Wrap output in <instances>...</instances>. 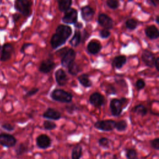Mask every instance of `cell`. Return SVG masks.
Returning a JSON list of instances; mask_svg holds the SVG:
<instances>
[{
	"instance_id": "40",
	"label": "cell",
	"mask_w": 159,
	"mask_h": 159,
	"mask_svg": "<svg viewBox=\"0 0 159 159\" xmlns=\"http://www.w3.org/2000/svg\"><path fill=\"white\" fill-rule=\"evenodd\" d=\"M89 36H90V35L88 32V31L86 30H83V34H81V43H84L86 42V40L89 38Z\"/></svg>"
},
{
	"instance_id": "3",
	"label": "cell",
	"mask_w": 159,
	"mask_h": 159,
	"mask_svg": "<svg viewBox=\"0 0 159 159\" xmlns=\"http://www.w3.org/2000/svg\"><path fill=\"white\" fill-rule=\"evenodd\" d=\"M51 98L62 103H70L73 99V95L70 92L62 89H55L50 93Z\"/></svg>"
},
{
	"instance_id": "35",
	"label": "cell",
	"mask_w": 159,
	"mask_h": 159,
	"mask_svg": "<svg viewBox=\"0 0 159 159\" xmlns=\"http://www.w3.org/2000/svg\"><path fill=\"white\" fill-rule=\"evenodd\" d=\"M150 144L152 148L156 150H159V138L157 137L150 141Z\"/></svg>"
},
{
	"instance_id": "6",
	"label": "cell",
	"mask_w": 159,
	"mask_h": 159,
	"mask_svg": "<svg viewBox=\"0 0 159 159\" xmlns=\"http://www.w3.org/2000/svg\"><path fill=\"white\" fill-rule=\"evenodd\" d=\"M115 124L116 121L114 120H101L96 121L94 124V127L101 131L109 132L115 129Z\"/></svg>"
},
{
	"instance_id": "42",
	"label": "cell",
	"mask_w": 159,
	"mask_h": 159,
	"mask_svg": "<svg viewBox=\"0 0 159 159\" xmlns=\"http://www.w3.org/2000/svg\"><path fill=\"white\" fill-rule=\"evenodd\" d=\"M2 127L3 129H4L5 130H8V131H12L14 129V125L11 124H9V123H5L4 124L2 125Z\"/></svg>"
},
{
	"instance_id": "20",
	"label": "cell",
	"mask_w": 159,
	"mask_h": 159,
	"mask_svg": "<svg viewBox=\"0 0 159 159\" xmlns=\"http://www.w3.org/2000/svg\"><path fill=\"white\" fill-rule=\"evenodd\" d=\"M127 62V58L125 55H118L115 57L112 61V65L116 69L122 68Z\"/></svg>"
},
{
	"instance_id": "37",
	"label": "cell",
	"mask_w": 159,
	"mask_h": 159,
	"mask_svg": "<svg viewBox=\"0 0 159 159\" xmlns=\"http://www.w3.org/2000/svg\"><path fill=\"white\" fill-rule=\"evenodd\" d=\"M135 87L137 90H141L145 86V82L143 79H139L135 82Z\"/></svg>"
},
{
	"instance_id": "49",
	"label": "cell",
	"mask_w": 159,
	"mask_h": 159,
	"mask_svg": "<svg viewBox=\"0 0 159 159\" xmlns=\"http://www.w3.org/2000/svg\"><path fill=\"white\" fill-rule=\"evenodd\" d=\"M155 22L157 24H159V16L157 15L155 17Z\"/></svg>"
},
{
	"instance_id": "18",
	"label": "cell",
	"mask_w": 159,
	"mask_h": 159,
	"mask_svg": "<svg viewBox=\"0 0 159 159\" xmlns=\"http://www.w3.org/2000/svg\"><path fill=\"white\" fill-rule=\"evenodd\" d=\"M43 117L53 120H57L61 117V114L59 111L56 110L54 108L48 107L47 110L43 113Z\"/></svg>"
},
{
	"instance_id": "22",
	"label": "cell",
	"mask_w": 159,
	"mask_h": 159,
	"mask_svg": "<svg viewBox=\"0 0 159 159\" xmlns=\"http://www.w3.org/2000/svg\"><path fill=\"white\" fill-rule=\"evenodd\" d=\"M78 80L79 83L84 88H89L93 84L92 81L89 79V75L86 73L80 75L78 77Z\"/></svg>"
},
{
	"instance_id": "39",
	"label": "cell",
	"mask_w": 159,
	"mask_h": 159,
	"mask_svg": "<svg viewBox=\"0 0 159 159\" xmlns=\"http://www.w3.org/2000/svg\"><path fill=\"white\" fill-rule=\"evenodd\" d=\"M99 36L102 39H107L111 35V32L107 29H102L99 32Z\"/></svg>"
},
{
	"instance_id": "7",
	"label": "cell",
	"mask_w": 159,
	"mask_h": 159,
	"mask_svg": "<svg viewBox=\"0 0 159 159\" xmlns=\"http://www.w3.org/2000/svg\"><path fill=\"white\" fill-rule=\"evenodd\" d=\"M76 58V52L72 48H68L65 53L61 57V65L62 66L67 68V66L72 62L75 61Z\"/></svg>"
},
{
	"instance_id": "5",
	"label": "cell",
	"mask_w": 159,
	"mask_h": 159,
	"mask_svg": "<svg viewBox=\"0 0 159 159\" xmlns=\"http://www.w3.org/2000/svg\"><path fill=\"white\" fill-rule=\"evenodd\" d=\"M78 13L76 9L70 7L66 10L62 17L61 21L66 24H75L78 22Z\"/></svg>"
},
{
	"instance_id": "17",
	"label": "cell",
	"mask_w": 159,
	"mask_h": 159,
	"mask_svg": "<svg viewBox=\"0 0 159 159\" xmlns=\"http://www.w3.org/2000/svg\"><path fill=\"white\" fill-rule=\"evenodd\" d=\"M94 9L89 5L83 6L81 9V15L83 20L85 22H89L92 20L94 15Z\"/></svg>"
},
{
	"instance_id": "2",
	"label": "cell",
	"mask_w": 159,
	"mask_h": 159,
	"mask_svg": "<svg viewBox=\"0 0 159 159\" xmlns=\"http://www.w3.org/2000/svg\"><path fill=\"white\" fill-rule=\"evenodd\" d=\"M129 101L128 98L124 97L120 99H112L109 104V109L111 114L114 117L119 116L123 111V109L128 105Z\"/></svg>"
},
{
	"instance_id": "16",
	"label": "cell",
	"mask_w": 159,
	"mask_h": 159,
	"mask_svg": "<svg viewBox=\"0 0 159 159\" xmlns=\"http://www.w3.org/2000/svg\"><path fill=\"white\" fill-rule=\"evenodd\" d=\"M102 49V45L96 39H92L87 45V50L91 55L98 54Z\"/></svg>"
},
{
	"instance_id": "30",
	"label": "cell",
	"mask_w": 159,
	"mask_h": 159,
	"mask_svg": "<svg viewBox=\"0 0 159 159\" xmlns=\"http://www.w3.org/2000/svg\"><path fill=\"white\" fill-rule=\"evenodd\" d=\"M127 125V122L125 120H120L116 122L115 129L119 132H123L126 130Z\"/></svg>"
},
{
	"instance_id": "36",
	"label": "cell",
	"mask_w": 159,
	"mask_h": 159,
	"mask_svg": "<svg viewBox=\"0 0 159 159\" xmlns=\"http://www.w3.org/2000/svg\"><path fill=\"white\" fill-rule=\"evenodd\" d=\"M65 109L68 113L73 114L75 111L78 109V107L75 104H70L65 106Z\"/></svg>"
},
{
	"instance_id": "45",
	"label": "cell",
	"mask_w": 159,
	"mask_h": 159,
	"mask_svg": "<svg viewBox=\"0 0 159 159\" xmlns=\"http://www.w3.org/2000/svg\"><path fill=\"white\" fill-rule=\"evenodd\" d=\"M147 2L154 7H157L158 2H159V1L158 0H148V1H147Z\"/></svg>"
},
{
	"instance_id": "1",
	"label": "cell",
	"mask_w": 159,
	"mask_h": 159,
	"mask_svg": "<svg viewBox=\"0 0 159 159\" xmlns=\"http://www.w3.org/2000/svg\"><path fill=\"white\" fill-rule=\"evenodd\" d=\"M72 34V29L68 25L60 24L51 37L50 43L53 49H57L64 45Z\"/></svg>"
},
{
	"instance_id": "24",
	"label": "cell",
	"mask_w": 159,
	"mask_h": 159,
	"mask_svg": "<svg viewBox=\"0 0 159 159\" xmlns=\"http://www.w3.org/2000/svg\"><path fill=\"white\" fill-rule=\"evenodd\" d=\"M132 112L137 114L139 116L143 117L147 114L148 110L143 104H138L132 109Z\"/></svg>"
},
{
	"instance_id": "14",
	"label": "cell",
	"mask_w": 159,
	"mask_h": 159,
	"mask_svg": "<svg viewBox=\"0 0 159 159\" xmlns=\"http://www.w3.org/2000/svg\"><path fill=\"white\" fill-rule=\"evenodd\" d=\"M55 78L57 83L60 86L66 85L68 81V77L66 72L61 68H59L55 71Z\"/></svg>"
},
{
	"instance_id": "28",
	"label": "cell",
	"mask_w": 159,
	"mask_h": 159,
	"mask_svg": "<svg viewBox=\"0 0 159 159\" xmlns=\"http://www.w3.org/2000/svg\"><path fill=\"white\" fill-rule=\"evenodd\" d=\"M138 24L139 22L135 19L130 18L125 21V27L129 30H134L137 27Z\"/></svg>"
},
{
	"instance_id": "32",
	"label": "cell",
	"mask_w": 159,
	"mask_h": 159,
	"mask_svg": "<svg viewBox=\"0 0 159 159\" xmlns=\"http://www.w3.org/2000/svg\"><path fill=\"white\" fill-rule=\"evenodd\" d=\"M106 4L108 7L114 10L117 9L120 6L119 2L117 0H107Z\"/></svg>"
},
{
	"instance_id": "25",
	"label": "cell",
	"mask_w": 159,
	"mask_h": 159,
	"mask_svg": "<svg viewBox=\"0 0 159 159\" xmlns=\"http://www.w3.org/2000/svg\"><path fill=\"white\" fill-rule=\"evenodd\" d=\"M67 69L68 72L73 76L77 75L81 71L80 66L75 61H73L71 64H70L67 66Z\"/></svg>"
},
{
	"instance_id": "11",
	"label": "cell",
	"mask_w": 159,
	"mask_h": 159,
	"mask_svg": "<svg viewBox=\"0 0 159 159\" xmlns=\"http://www.w3.org/2000/svg\"><path fill=\"white\" fill-rule=\"evenodd\" d=\"M36 144L41 149H47L52 145V140L47 134H40L36 138Z\"/></svg>"
},
{
	"instance_id": "23",
	"label": "cell",
	"mask_w": 159,
	"mask_h": 159,
	"mask_svg": "<svg viewBox=\"0 0 159 159\" xmlns=\"http://www.w3.org/2000/svg\"><path fill=\"white\" fill-rule=\"evenodd\" d=\"M58 9L60 12H65L71 7L73 1L71 0H60L57 1Z\"/></svg>"
},
{
	"instance_id": "33",
	"label": "cell",
	"mask_w": 159,
	"mask_h": 159,
	"mask_svg": "<svg viewBox=\"0 0 159 159\" xmlns=\"http://www.w3.org/2000/svg\"><path fill=\"white\" fill-rule=\"evenodd\" d=\"M98 144L100 147L104 148H109L110 140L106 137H101L98 140Z\"/></svg>"
},
{
	"instance_id": "4",
	"label": "cell",
	"mask_w": 159,
	"mask_h": 159,
	"mask_svg": "<svg viewBox=\"0 0 159 159\" xmlns=\"http://www.w3.org/2000/svg\"><path fill=\"white\" fill-rule=\"evenodd\" d=\"M33 2L29 0H17L14 2V8L23 16L29 17L32 14Z\"/></svg>"
},
{
	"instance_id": "21",
	"label": "cell",
	"mask_w": 159,
	"mask_h": 159,
	"mask_svg": "<svg viewBox=\"0 0 159 159\" xmlns=\"http://www.w3.org/2000/svg\"><path fill=\"white\" fill-rule=\"evenodd\" d=\"M81 41V33L80 30H75L74 34L69 41V44L73 47H78Z\"/></svg>"
},
{
	"instance_id": "19",
	"label": "cell",
	"mask_w": 159,
	"mask_h": 159,
	"mask_svg": "<svg viewBox=\"0 0 159 159\" xmlns=\"http://www.w3.org/2000/svg\"><path fill=\"white\" fill-rule=\"evenodd\" d=\"M146 36L150 40H155L159 37V31L155 25H150L145 29Z\"/></svg>"
},
{
	"instance_id": "29",
	"label": "cell",
	"mask_w": 159,
	"mask_h": 159,
	"mask_svg": "<svg viewBox=\"0 0 159 159\" xmlns=\"http://www.w3.org/2000/svg\"><path fill=\"white\" fill-rule=\"evenodd\" d=\"M125 157L127 159H137L138 153L135 148H129L125 150Z\"/></svg>"
},
{
	"instance_id": "48",
	"label": "cell",
	"mask_w": 159,
	"mask_h": 159,
	"mask_svg": "<svg viewBox=\"0 0 159 159\" xmlns=\"http://www.w3.org/2000/svg\"><path fill=\"white\" fill-rule=\"evenodd\" d=\"M158 62H159V58L157 57H156L155 58V62H154V66L155 67L157 71H159V67H158Z\"/></svg>"
},
{
	"instance_id": "50",
	"label": "cell",
	"mask_w": 159,
	"mask_h": 159,
	"mask_svg": "<svg viewBox=\"0 0 159 159\" xmlns=\"http://www.w3.org/2000/svg\"><path fill=\"white\" fill-rule=\"evenodd\" d=\"M0 49H1V45H0Z\"/></svg>"
},
{
	"instance_id": "10",
	"label": "cell",
	"mask_w": 159,
	"mask_h": 159,
	"mask_svg": "<svg viewBox=\"0 0 159 159\" xmlns=\"http://www.w3.org/2000/svg\"><path fill=\"white\" fill-rule=\"evenodd\" d=\"M141 58L143 62L146 66L149 68L154 67V62L156 58L155 57V55L151 51L147 49L143 50L142 53Z\"/></svg>"
},
{
	"instance_id": "13",
	"label": "cell",
	"mask_w": 159,
	"mask_h": 159,
	"mask_svg": "<svg viewBox=\"0 0 159 159\" xmlns=\"http://www.w3.org/2000/svg\"><path fill=\"white\" fill-rule=\"evenodd\" d=\"M56 66V63L50 58L43 60L40 64L39 71L42 73H48Z\"/></svg>"
},
{
	"instance_id": "41",
	"label": "cell",
	"mask_w": 159,
	"mask_h": 159,
	"mask_svg": "<svg viewBox=\"0 0 159 159\" xmlns=\"http://www.w3.org/2000/svg\"><path fill=\"white\" fill-rule=\"evenodd\" d=\"M116 83L117 84H118V85L120 84V86L124 87V88H127V83L125 81V80L124 79H116L115 80Z\"/></svg>"
},
{
	"instance_id": "34",
	"label": "cell",
	"mask_w": 159,
	"mask_h": 159,
	"mask_svg": "<svg viewBox=\"0 0 159 159\" xmlns=\"http://www.w3.org/2000/svg\"><path fill=\"white\" fill-rule=\"evenodd\" d=\"M27 150H28V148L27 145H25L24 143H20L17 147L16 152L17 155H21L25 152H26Z\"/></svg>"
},
{
	"instance_id": "12",
	"label": "cell",
	"mask_w": 159,
	"mask_h": 159,
	"mask_svg": "<svg viewBox=\"0 0 159 159\" xmlns=\"http://www.w3.org/2000/svg\"><path fill=\"white\" fill-rule=\"evenodd\" d=\"M16 138L9 134H0V145L6 147H14L16 143Z\"/></svg>"
},
{
	"instance_id": "27",
	"label": "cell",
	"mask_w": 159,
	"mask_h": 159,
	"mask_svg": "<svg viewBox=\"0 0 159 159\" xmlns=\"http://www.w3.org/2000/svg\"><path fill=\"white\" fill-rule=\"evenodd\" d=\"M81 155L82 147L80 145H76L71 151V159H80Z\"/></svg>"
},
{
	"instance_id": "38",
	"label": "cell",
	"mask_w": 159,
	"mask_h": 159,
	"mask_svg": "<svg viewBox=\"0 0 159 159\" xmlns=\"http://www.w3.org/2000/svg\"><path fill=\"white\" fill-rule=\"evenodd\" d=\"M39 91V89L38 88H33L32 89H30L29 91H28L24 97L25 98H29V97H31L32 96H34L35 94H36Z\"/></svg>"
},
{
	"instance_id": "9",
	"label": "cell",
	"mask_w": 159,
	"mask_h": 159,
	"mask_svg": "<svg viewBox=\"0 0 159 159\" xmlns=\"http://www.w3.org/2000/svg\"><path fill=\"white\" fill-rule=\"evenodd\" d=\"M89 103L94 107H101L104 104L105 98L99 92L93 93L89 98Z\"/></svg>"
},
{
	"instance_id": "26",
	"label": "cell",
	"mask_w": 159,
	"mask_h": 159,
	"mask_svg": "<svg viewBox=\"0 0 159 159\" xmlns=\"http://www.w3.org/2000/svg\"><path fill=\"white\" fill-rule=\"evenodd\" d=\"M102 85H104V84H102ZM103 89L106 94H107V96L115 95L117 94V89L115 86L111 83H107L106 84L104 85Z\"/></svg>"
},
{
	"instance_id": "47",
	"label": "cell",
	"mask_w": 159,
	"mask_h": 159,
	"mask_svg": "<svg viewBox=\"0 0 159 159\" xmlns=\"http://www.w3.org/2000/svg\"><path fill=\"white\" fill-rule=\"evenodd\" d=\"M74 26L75 27V28L77 29V30H80L81 29L83 28V25L81 22H76L75 24H73Z\"/></svg>"
},
{
	"instance_id": "15",
	"label": "cell",
	"mask_w": 159,
	"mask_h": 159,
	"mask_svg": "<svg viewBox=\"0 0 159 159\" xmlns=\"http://www.w3.org/2000/svg\"><path fill=\"white\" fill-rule=\"evenodd\" d=\"M14 52V47L13 46L9 43H7L3 45L1 55V61H6L9 60L12 56V53Z\"/></svg>"
},
{
	"instance_id": "44",
	"label": "cell",
	"mask_w": 159,
	"mask_h": 159,
	"mask_svg": "<svg viewBox=\"0 0 159 159\" xmlns=\"http://www.w3.org/2000/svg\"><path fill=\"white\" fill-rule=\"evenodd\" d=\"M31 45H32V44L30 43H24V44L22 45L21 48H20V52H21V53H24L25 50L28 47H29L31 46Z\"/></svg>"
},
{
	"instance_id": "31",
	"label": "cell",
	"mask_w": 159,
	"mask_h": 159,
	"mask_svg": "<svg viewBox=\"0 0 159 159\" xmlns=\"http://www.w3.org/2000/svg\"><path fill=\"white\" fill-rule=\"evenodd\" d=\"M43 127L47 130H52L56 129L57 124L50 120H45L43 122Z\"/></svg>"
},
{
	"instance_id": "8",
	"label": "cell",
	"mask_w": 159,
	"mask_h": 159,
	"mask_svg": "<svg viewBox=\"0 0 159 159\" xmlns=\"http://www.w3.org/2000/svg\"><path fill=\"white\" fill-rule=\"evenodd\" d=\"M98 23L104 29L110 30L113 28L114 21L112 19L104 13H101L98 16Z\"/></svg>"
},
{
	"instance_id": "46",
	"label": "cell",
	"mask_w": 159,
	"mask_h": 159,
	"mask_svg": "<svg viewBox=\"0 0 159 159\" xmlns=\"http://www.w3.org/2000/svg\"><path fill=\"white\" fill-rule=\"evenodd\" d=\"M20 18V15L18 13H15L12 15V19L14 22H17V20H19V19Z\"/></svg>"
},
{
	"instance_id": "43",
	"label": "cell",
	"mask_w": 159,
	"mask_h": 159,
	"mask_svg": "<svg viewBox=\"0 0 159 159\" xmlns=\"http://www.w3.org/2000/svg\"><path fill=\"white\" fill-rule=\"evenodd\" d=\"M68 47H64V48H61V49H60V50H57V52H56V53H57V55H58V56H59V57H61V56L65 53V52L68 50Z\"/></svg>"
}]
</instances>
